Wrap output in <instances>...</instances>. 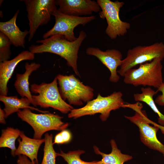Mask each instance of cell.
Returning a JSON list of instances; mask_svg holds the SVG:
<instances>
[{"instance_id": "1", "label": "cell", "mask_w": 164, "mask_h": 164, "mask_svg": "<svg viewBox=\"0 0 164 164\" xmlns=\"http://www.w3.org/2000/svg\"><path fill=\"white\" fill-rule=\"evenodd\" d=\"M86 36V34L83 30L80 31L77 39L73 41L68 40L62 35H56L37 40L36 42L41 44L31 45L29 50L34 54L50 53L60 56L66 60L67 65L80 77L77 65L78 54L80 47Z\"/></svg>"}, {"instance_id": "2", "label": "cell", "mask_w": 164, "mask_h": 164, "mask_svg": "<svg viewBox=\"0 0 164 164\" xmlns=\"http://www.w3.org/2000/svg\"><path fill=\"white\" fill-rule=\"evenodd\" d=\"M123 94L120 91H115L105 97L98 93L97 98L87 102L84 107L73 109L68 114L69 118L76 119L80 117L100 113L102 121L107 120L111 111L124 108L125 103Z\"/></svg>"}, {"instance_id": "3", "label": "cell", "mask_w": 164, "mask_h": 164, "mask_svg": "<svg viewBox=\"0 0 164 164\" xmlns=\"http://www.w3.org/2000/svg\"><path fill=\"white\" fill-rule=\"evenodd\" d=\"M161 61L160 58H156L140 64L138 68L128 70L123 76L124 82L135 87L141 85L158 88L163 81Z\"/></svg>"}, {"instance_id": "4", "label": "cell", "mask_w": 164, "mask_h": 164, "mask_svg": "<svg viewBox=\"0 0 164 164\" xmlns=\"http://www.w3.org/2000/svg\"><path fill=\"white\" fill-rule=\"evenodd\" d=\"M56 77L50 83L42 82L39 84H31L30 88L31 92L38 94L32 96L34 106L38 105L44 108H51L64 114L70 112L73 109L62 98Z\"/></svg>"}, {"instance_id": "5", "label": "cell", "mask_w": 164, "mask_h": 164, "mask_svg": "<svg viewBox=\"0 0 164 164\" xmlns=\"http://www.w3.org/2000/svg\"><path fill=\"white\" fill-rule=\"evenodd\" d=\"M29 108L20 110L17 113L18 117L29 124L34 131L33 138L42 139L44 134L51 130L62 131L66 129L69 124L62 121L63 117L58 114L49 112L37 114Z\"/></svg>"}, {"instance_id": "6", "label": "cell", "mask_w": 164, "mask_h": 164, "mask_svg": "<svg viewBox=\"0 0 164 164\" xmlns=\"http://www.w3.org/2000/svg\"><path fill=\"white\" fill-rule=\"evenodd\" d=\"M56 77L61 97L70 105H81L83 102L87 103L93 99V89L83 84L74 75L59 74Z\"/></svg>"}, {"instance_id": "7", "label": "cell", "mask_w": 164, "mask_h": 164, "mask_svg": "<svg viewBox=\"0 0 164 164\" xmlns=\"http://www.w3.org/2000/svg\"><path fill=\"white\" fill-rule=\"evenodd\" d=\"M124 108H128L135 111L133 116H124L138 128L141 142L149 148L161 153L164 157V145L156 136L159 129L156 126L150 125L145 111L142 110V104L137 102L134 104H125Z\"/></svg>"}, {"instance_id": "8", "label": "cell", "mask_w": 164, "mask_h": 164, "mask_svg": "<svg viewBox=\"0 0 164 164\" xmlns=\"http://www.w3.org/2000/svg\"><path fill=\"white\" fill-rule=\"evenodd\" d=\"M97 2L101 9L99 14L100 17L105 19L107 21L108 26L105 29L107 35L112 39L125 35L131 25L128 22L122 21L120 18L119 12L124 2L110 0H97Z\"/></svg>"}, {"instance_id": "9", "label": "cell", "mask_w": 164, "mask_h": 164, "mask_svg": "<svg viewBox=\"0 0 164 164\" xmlns=\"http://www.w3.org/2000/svg\"><path fill=\"white\" fill-rule=\"evenodd\" d=\"M159 58H164V43L157 42L149 46H138L129 49L126 57L122 60L117 73L123 77L128 70L136 66Z\"/></svg>"}, {"instance_id": "10", "label": "cell", "mask_w": 164, "mask_h": 164, "mask_svg": "<svg viewBox=\"0 0 164 164\" xmlns=\"http://www.w3.org/2000/svg\"><path fill=\"white\" fill-rule=\"evenodd\" d=\"M29 21L28 41L33 38L38 28L46 25L57 9L54 0H24Z\"/></svg>"}, {"instance_id": "11", "label": "cell", "mask_w": 164, "mask_h": 164, "mask_svg": "<svg viewBox=\"0 0 164 164\" xmlns=\"http://www.w3.org/2000/svg\"><path fill=\"white\" fill-rule=\"evenodd\" d=\"M55 19L53 26L43 35V39L56 35H61L70 41L75 40L76 38L74 30L79 25L83 26L95 19L94 15L86 16H75L63 14L58 9L53 14Z\"/></svg>"}, {"instance_id": "12", "label": "cell", "mask_w": 164, "mask_h": 164, "mask_svg": "<svg viewBox=\"0 0 164 164\" xmlns=\"http://www.w3.org/2000/svg\"><path fill=\"white\" fill-rule=\"evenodd\" d=\"M86 53L87 55L96 57L109 70L111 75L109 78L111 82L116 83L120 79L117 69L120 67L122 62V54L119 50L108 49L103 51L97 47H88Z\"/></svg>"}, {"instance_id": "13", "label": "cell", "mask_w": 164, "mask_h": 164, "mask_svg": "<svg viewBox=\"0 0 164 164\" xmlns=\"http://www.w3.org/2000/svg\"><path fill=\"white\" fill-rule=\"evenodd\" d=\"M58 10L61 13L75 16H86L100 12L97 2L91 0H56Z\"/></svg>"}, {"instance_id": "14", "label": "cell", "mask_w": 164, "mask_h": 164, "mask_svg": "<svg viewBox=\"0 0 164 164\" xmlns=\"http://www.w3.org/2000/svg\"><path fill=\"white\" fill-rule=\"evenodd\" d=\"M34 58L35 54L29 51L25 50L11 60L0 62V95L7 96L8 83L18 63L23 60H33Z\"/></svg>"}, {"instance_id": "15", "label": "cell", "mask_w": 164, "mask_h": 164, "mask_svg": "<svg viewBox=\"0 0 164 164\" xmlns=\"http://www.w3.org/2000/svg\"><path fill=\"white\" fill-rule=\"evenodd\" d=\"M19 12L18 9L10 20L5 22H0V32L9 38L14 46L24 48L25 39L29 32L26 29L22 31L17 26L16 20Z\"/></svg>"}, {"instance_id": "16", "label": "cell", "mask_w": 164, "mask_h": 164, "mask_svg": "<svg viewBox=\"0 0 164 164\" xmlns=\"http://www.w3.org/2000/svg\"><path fill=\"white\" fill-rule=\"evenodd\" d=\"M18 139L19 145L15 153V156L23 155L27 156L34 164H38V153L44 139L31 138L21 131Z\"/></svg>"}, {"instance_id": "17", "label": "cell", "mask_w": 164, "mask_h": 164, "mask_svg": "<svg viewBox=\"0 0 164 164\" xmlns=\"http://www.w3.org/2000/svg\"><path fill=\"white\" fill-rule=\"evenodd\" d=\"M40 64L35 62L31 63L27 62L25 65V72L23 73H17L14 86L19 94L22 97L29 99L31 104L34 106L32 95L29 88V78L32 73L39 69Z\"/></svg>"}, {"instance_id": "18", "label": "cell", "mask_w": 164, "mask_h": 164, "mask_svg": "<svg viewBox=\"0 0 164 164\" xmlns=\"http://www.w3.org/2000/svg\"><path fill=\"white\" fill-rule=\"evenodd\" d=\"M0 101L4 104L3 109L5 113V118L15 112L17 113L21 109L29 108L32 110H36L42 113H48L46 111H42L34 107L30 106L31 104L30 100L26 97L19 98L17 96H6L0 95Z\"/></svg>"}, {"instance_id": "19", "label": "cell", "mask_w": 164, "mask_h": 164, "mask_svg": "<svg viewBox=\"0 0 164 164\" xmlns=\"http://www.w3.org/2000/svg\"><path fill=\"white\" fill-rule=\"evenodd\" d=\"M111 151L108 154L101 152L96 146H94L95 153L101 155L102 158L99 161V164H124L125 162L131 160L132 157L130 155L122 153L117 147V144L113 139L110 141Z\"/></svg>"}, {"instance_id": "20", "label": "cell", "mask_w": 164, "mask_h": 164, "mask_svg": "<svg viewBox=\"0 0 164 164\" xmlns=\"http://www.w3.org/2000/svg\"><path fill=\"white\" fill-rule=\"evenodd\" d=\"M141 93H140L134 94V100L137 102H143L149 105L158 115V123L160 125L164 126V115L159 110L153 98L154 96L157 94V92L150 87H142L141 88Z\"/></svg>"}, {"instance_id": "21", "label": "cell", "mask_w": 164, "mask_h": 164, "mask_svg": "<svg viewBox=\"0 0 164 164\" xmlns=\"http://www.w3.org/2000/svg\"><path fill=\"white\" fill-rule=\"evenodd\" d=\"M21 131L18 129L11 127H7L2 130L0 137V147L9 148L11 154L13 157L15 156V153L16 149L15 142L19 136Z\"/></svg>"}, {"instance_id": "22", "label": "cell", "mask_w": 164, "mask_h": 164, "mask_svg": "<svg viewBox=\"0 0 164 164\" xmlns=\"http://www.w3.org/2000/svg\"><path fill=\"white\" fill-rule=\"evenodd\" d=\"M53 135L46 133L44 135V146L43 160L40 164H56V159L58 155L53 147Z\"/></svg>"}, {"instance_id": "23", "label": "cell", "mask_w": 164, "mask_h": 164, "mask_svg": "<svg viewBox=\"0 0 164 164\" xmlns=\"http://www.w3.org/2000/svg\"><path fill=\"white\" fill-rule=\"evenodd\" d=\"M84 152V151L81 150L70 151L67 153L61 150L58 153V155L63 158L68 164H99V161L87 162L81 159L80 156Z\"/></svg>"}, {"instance_id": "24", "label": "cell", "mask_w": 164, "mask_h": 164, "mask_svg": "<svg viewBox=\"0 0 164 164\" xmlns=\"http://www.w3.org/2000/svg\"><path fill=\"white\" fill-rule=\"evenodd\" d=\"M12 44L9 38L0 32V62L8 60L12 53L10 46Z\"/></svg>"}, {"instance_id": "25", "label": "cell", "mask_w": 164, "mask_h": 164, "mask_svg": "<svg viewBox=\"0 0 164 164\" xmlns=\"http://www.w3.org/2000/svg\"><path fill=\"white\" fill-rule=\"evenodd\" d=\"M72 138V135L70 132L68 130L64 129L56 135L53 144L67 143L70 141Z\"/></svg>"}, {"instance_id": "26", "label": "cell", "mask_w": 164, "mask_h": 164, "mask_svg": "<svg viewBox=\"0 0 164 164\" xmlns=\"http://www.w3.org/2000/svg\"><path fill=\"white\" fill-rule=\"evenodd\" d=\"M157 92H161L162 94L159 95L155 98V103L161 106H164V80L161 85L157 89Z\"/></svg>"}, {"instance_id": "27", "label": "cell", "mask_w": 164, "mask_h": 164, "mask_svg": "<svg viewBox=\"0 0 164 164\" xmlns=\"http://www.w3.org/2000/svg\"><path fill=\"white\" fill-rule=\"evenodd\" d=\"M17 164H34L27 156L23 155L18 156Z\"/></svg>"}, {"instance_id": "28", "label": "cell", "mask_w": 164, "mask_h": 164, "mask_svg": "<svg viewBox=\"0 0 164 164\" xmlns=\"http://www.w3.org/2000/svg\"><path fill=\"white\" fill-rule=\"evenodd\" d=\"M5 113L3 109L0 108V123L2 124H5L6 122L5 120Z\"/></svg>"}, {"instance_id": "29", "label": "cell", "mask_w": 164, "mask_h": 164, "mask_svg": "<svg viewBox=\"0 0 164 164\" xmlns=\"http://www.w3.org/2000/svg\"><path fill=\"white\" fill-rule=\"evenodd\" d=\"M149 121L150 124L157 126L160 130L162 133L164 134V126L157 124L156 123L152 121L149 119Z\"/></svg>"}]
</instances>
